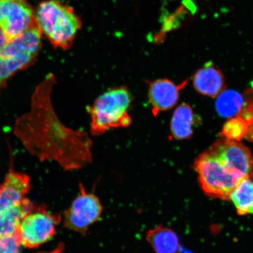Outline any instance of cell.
Instances as JSON below:
<instances>
[{
  "mask_svg": "<svg viewBox=\"0 0 253 253\" xmlns=\"http://www.w3.org/2000/svg\"><path fill=\"white\" fill-rule=\"evenodd\" d=\"M55 84L50 74L38 85L30 112L16 123L15 133L42 162L55 161L66 171L80 169L92 163L93 141L87 132L69 127L57 115L51 97Z\"/></svg>",
  "mask_w": 253,
  "mask_h": 253,
  "instance_id": "cell-1",
  "label": "cell"
},
{
  "mask_svg": "<svg viewBox=\"0 0 253 253\" xmlns=\"http://www.w3.org/2000/svg\"><path fill=\"white\" fill-rule=\"evenodd\" d=\"M35 15L41 33L53 47L70 48L82 25L74 8L60 0H46L40 3Z\"/></svg>",
  "mask_w": 253,
  "mask_h": 253,
  "instance_id": "cell-2",
  "label": "cell"
},
{
  "mask_svg": "<svg viewBox=\"0 0 253 253\" xmlns=\"http://www.w3.org/2000/svg\"><path fill=\"white\" fill-rule=\"evenodd\" d=\"M133 97L126 86L115 87L96 98L86 110L90 119V133L94 137L110 129L126 128L131 125L129 110Z\"/></svg>",
  "mask_w": 253,
  "mask_h": 253,
  "instance_id": "cell-3",
  "label": "cell"
},
{
  "mask_svg": "<svg viewBox=\"0 0 253 253\" xmlns=\"http://www.w3.org/2000/svg\"><path fill=\"white\" fill-rule=\"evenodd\" d=\"M42 34L37 24L8 40L0 49V91L19 71L36 61L42 45Z\"/></svg>",
  "mask_w": 253,
  "mask_h": 253,
  "instance_id": "cell-4",
  "label": "cell"
},
{
  "mask_svg": "<svg viewBox=\"0 0 253 253\" xmlns=\"http://www.w3.org/2000/svg\"><path fill=\"white\" fill-rule=\"evenodd\" d=\"M195 169L202 189L211 198L229 201L231 192L242 181L221 158L210 149L198 157Z\"/></svg>",
  "mask_w": 253,
  "mask_h": 253,
  "instance_id": "cell-5",
  "label": "cell"
},
{
  "mask_svg": "<svg viewBox=\"0 0 253 253\" xmlns=\"http://www.w3.org/2000/svg\"><path fill=\"white\" fill-rule=\"evenodd\" d=\"M62 220L61 215L50 212L45 207L34 206L21 220L15 236L27 248H37L55 235Z\"/></svg>",
  "mask_w": 253,
  "mask_h": 253,
  "instance_id": "cell-6",
  "label": "cell"
},
{
  "mask_svg": "<svg viewBox=\"0 0 253 253\" xmlns=\"http://www.w3.org/2000/svg\"><path fill=\"white\" fill-rule=\"evenodd\" d=\"M103 206L93 193L88 192L83 185H79V194L62 217L66 228L84 235L91 225L99 219Z\"/></svg>",
  "mask_w": 253,
  "mask_h": 253,
  "instance_id": "cell-7",
  "label": "cell"
},
{
  "mask_svg": "<svg viewBox=\"0 0 253 253\" xmlns=\"http://www.w3.org/2000/svg\"><path fill=\"white\" fill-rule=\"evenodd\" d=\"M36 24L35 12L26 0H0V29L8 40Z\"/></svg>",
  "mask_w": 253,
  "mask_h": 253,
  "instance_id": "cell-8",
  "label": "cell"
},
{
  "mask_svg": "<svg viewBox=\"0 0 253 253\" xmlns=\"http://www.w3.org/2000/svg\"><path fill=\"white\" fill-rule=\"evenodd\" d=\"M210 149L220 157L240 179H253V157L251 151L239 141L220 139Z\"/></svg>",
  "mask_w": 253,
  "mask_h": 253,
  "instance_id": "cell-9",
  "label": "cell"
},
{
  "mask_svg": "<svg viewBox=\"0 0 253 253\" xmlns=\"http://www.w3.org/2000/svg\"><path fill=\"white\" fill-rule=\"evenodd\" d=\"M186 82L187 81L177 85L167 79L148 82V100L154 116L176 105L179 100V91L185 86Z\"/></svg>",
  "mask_w": 253,
  "mask_h": 253,
  "instance_id": "cell-10",
  "label": "cell"
},
{
  "mask_svg": "<svg viewBox=\"0 0 253 253\" xmlns=\"http://www.w3.org/2000/svg\"><path fill=\"white\" fill-rule=\"evenodd\" d=\"M30 188V179L26 174L9 172L0 185V211L20 205Z\"/></svg>",
  "mask_w": 253,
  "mask_h": 253,
  "instance_id": "cell-11",
  "label": "cell"
},
{
  "mask_svg": "<svg viewBox=\"0 0 253 253\" xmlns=\"http://www.w3.org/2000/svg\"><path fill=\"white\" fill-rule=\"evenodd\" d=\"M193 84L198 93L209 97H217L225 90V80L222 72L211 62L207 63L195 73Z\"/></svg>",
  "mask_w": 253,
  "mask_h": 253,
  "instance_id": "cell-12",
  "label": "cell"
},
{
  "mask_svg": "<svg viewBox=\"0 0 253 253\" xmlns=\"http://www.w3.org/2000/svg\"><path fill=\"white\" fill-rule=\"evenodd\" d=\"M146 239L156 253H178L181 250L178 235L166 227L160 226L150 230Z\"/></svg>",
  "mask_w": 253,
  "mask_h": 253,
  "instance_id": "cell-13",
  "label": "cell"
},
{
  "mask_svg": "<svg viewBox=\"0 0 253 253\" xmlns=\"http://www.w3.org/2000/svg\"><path fill=\"white\" fill-rule=\"evenodd\" d=\"M34 205L25 199L17 207L0 211V237L15 236L23 218L33 210Z\"/></svg>",
  "mask_w": 253,
  "mask_h": 253,
  "instance_id": "cell-14",
  "label": "cell"
},
{
  "mask_svg": "<svg viewBox=\"0 0 253 253\" xmlns=\"http://www.w3.org/2000/svg\"><path fill=\"white\" fill-rule=\"evenodd\" d=\"M229 201L240 216L253 215V179L245 178L237 183L231 192Z\"/></svg>",
  "mask_w": 253,
  "mask_h": 253,
  "instance_id": "cell-15",
  "label": "cell"
},
{
  "mask_svg": "<svg viewBox=\"0 0 253 253\" xmlns=\"http://www.w3.org/2000/svg\"><path fill=\"white\" fill-rule=\"evenodd\" d=\"M194 113L191 107L183 103L175 109L170 121V131L174 138L186 140L191 137Z\"/></svg>",
  "mask_w": 253,
  "mask_h": 253,
  "instance_id": "cell-16",
  "label": "cell"
},
{
  "mask_svg": "<svg viewBox=\"0 0 253 253\" xmlns=\"http://www.w3.org/2000/svg\"><path fill=\"white\" fill-rule=\"evenodd\" d=\"M244 106V97L233 90H224L217 97L216 109L222 118L232 119L238 116Z\"/></svg>",
  "mask_w": 253,
  "mask_h": 253,
  "instance_id": "cell-17",
  "label": "cell"
},
{
  "mask_svg": "<svg viewBox=\"0 0 253 253\" xmlns=\"http://www.w3.org/2000/svg\"><path fill=\"white\" fill-rule=\"evenodd\" d=\"M249 125V123L242 117H235L225 123L221 135L224 138L239 141L248 135Z\"/></svg>",
  "mask_w": 253,
  "mask_h": 253,
  "instance_id": "cell-18",
  "label": "cell"
},
{
  "mask_svg": "<svg viewBox=\"0 0 253 253\" xmlns=\"http://www.w3.org/2000/svg\"><path fill=\"white\" fill-rule=\"evenodd\" d=\"M21 242L15 236L0 237V253H20Z\"/></svg>",
  "mask_w": 253,
  "mask_h": 253,
  "instance_id": "cell-19",
  "label": "cell"
},
{
  "mask_svg": "<svg viewBox=\"0 0 253 253\" xmlns=\"http://www.w3.org/2000/svg\"><path fill=\"white\" fill-rule=\"evenodd\" d=\"M64 249L65 245H63V243H60V244L57 246V248L53 250V251L50 252L44 253H62L63 251H64Z\"/></svg>",
  "mask_w": 253,
  "mask_h": 253,
  "instance_id": "cell-20",
  "label": "cell"
}]
</instances>
